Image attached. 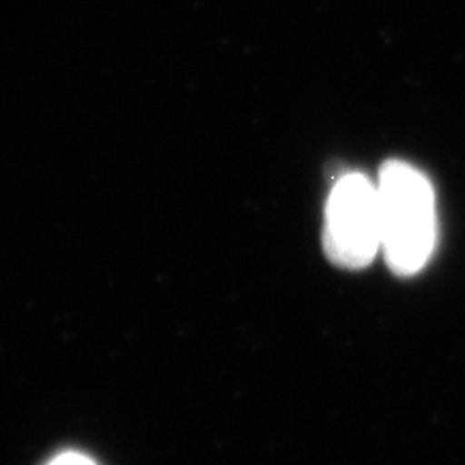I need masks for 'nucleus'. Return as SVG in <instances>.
<instances>
[{"label":"nucleus","instance_id":"1","mask_svg":"<svg viewBox=\"0 0 465 465\" xmlns=\"http://www.w3.org/2000/svg\"><path fill=\"white\" fill-rule=\"evenodd\" d=\"M381 218V252L392 272H420L435 248L438 223L431 183L403 162H388L377 183Z\"/></svg>","mask_w":465,"mask_h":465},{"label":"nucleus","instance_id":"2","mask_svg":"<svg viewBox=\"0 0 465 465\" xmlns=\"http://www.w3.org/2000/svg\"><path fill=\"white\" fill-rule=\"evenodd\" d=\"M323 248L332 263L360 270L381 250V218L377 185L364 174H345L325 207Z\"/></svg>","mask_w":465,"mask_h":465},{"label":"nucleus","instance_id":"3","mask_svg":"<svg viewBox=\"0 0 465 465\" xmlns=\"http://www.w3.org/2000/svg\"><path fill=\"white\" fill-rule=\"evenodd\" d=\"M48 465H95L89 457L80 455V452H65V455H58L52 459Z\"/></svg>","mask_w":465,"mask_h":465}]
</instances>
